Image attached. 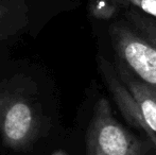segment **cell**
<instances>
[{
	"mask_svg": "<svg viewBox=\"0 0 156 155\" xmlns=\"http://www.w3.org/2000/svg\"><path fill=\"white\" fill-rule=\"evenodd\" d=\"M1 16H2V10H1V8H0V18H1Z\"/></svg>",
	"mask_w": 156,
	"mask_h": 155,
	"instance_id": "9c48e42d",
	"label": "cell"
},
{
	"mask_svg": "<svg viewBox=\"0 0 156 155\" xmlns=\"http://www.w3.org/2000/svg\"><path fill=\"white\" fill-rule=\"evenodd\" d=\"M118 5L133 8L156 18V0H114Z\"/></svg>",
	"mask_w": 156,
	"mask_h": 155,
	"instance_id": "52a82bcc",
	"label": "cell"
},
{
	"mask_svg": "<svg viewBox=\"0 0 156 155\" xmlns=\"http://www.w3.org/2000/svg\"><path fill=\"white\" fill-rule=\"evenodd\" d=\"M118 4L114 0H94L90 4V12L99 19H111L115 17Z\"/></svg>",
	"mask_w": 156,
	"mask_h": 155,
	"instance_id": "8992f818",
	"label": "cell"
},
{
	"mask_svg": "<svg viewBox=\"0 0 156 155\" xmlns=\"http://www.w3.org/2000/svg\"><path fill=\"white\" fill-rule=\"evenodd\" d=\"M53 138L52 122L21 97H0V155H37Z\"/></svg>",
	"mask_w": 156,
	"mask_h": 155,
	"instance_id": "7a4b0ae2",
	"label": "cell"
},
{
	"mask_svg": "<svg viewBox=\"0 0 156 155\" xmlns=\"http://www.w3.org/2000/svg\"><path fill=\"white\" fill-rule=\"evenodd\" d=\"M108 36L126 70L156 89V18L129 8L108 27Z\"/></svg>",
	"mask_w": 156,
	"mask_h": 155,
	"instance_id": "6da1fadb",
	"label": "cell"
},
{
	"mask_svg": "<svg viewBox=\"0 0 156 155\" xmlns=\"http://www.w3.org/2000/svg\"><path fill=\"white\" fill-rule=\"evenodd\" d=\"M119 78L137 103L149 128L156 133V89L129 76L126 69H120Z\"/></svg>",
	"mask_w": 156,
	"mask_h": 155,
	"instance_id": "5b68a950",
	"label": "cell"
},
{
	"mask_svg": "<svg viewBox=\"0 0 156 155\" xmlns=\"http://www.w3.org/2000/svg\"><path fill=\"white\" fill-rule=\"evenodd\" d=\"M147 151L146 143L116 119L108 100L100 98L84 135L83 155H147Z\"/></svg>",
	"mask_w": 156,
	"mask_h": 155,
	"instance_id": "3957f363",
	"label": "cell"
},
{
	"mask_svg": "<svg viewBox=\"0 0 156 155\" xmlns=\"http://www.w3.org/2000/svg\"><path fill=\"white\" fill-rule=\"evenodd\" d=\"M106 86L125 120L132 125L139 128L148 136V138L156 149V133L149 128L141 112L139 111L137 103L133 99L122 81L117 76H112L106 80Z\"/></svg>",
	"mask_w": 156,
	"mask_h": 155,
	"instance_id": "277c9868",
	"label": "cell"
},
{
	"mask_svg": "<svg viewBox=\"0 0 156 155\" xmlns=\"http://www.w3.org/2000/svg\"><path fill=\"white\" fill-rule=\"evenodd\" d=\"M37 155H76L69 146L63 143H58L52 138L49 143H47Z\"/></svg>",
	"mask_w": 156,
	"mask_h": 155,
	"instance_id": "ba28073f",
	"label": "cell"
}]
</instances>
